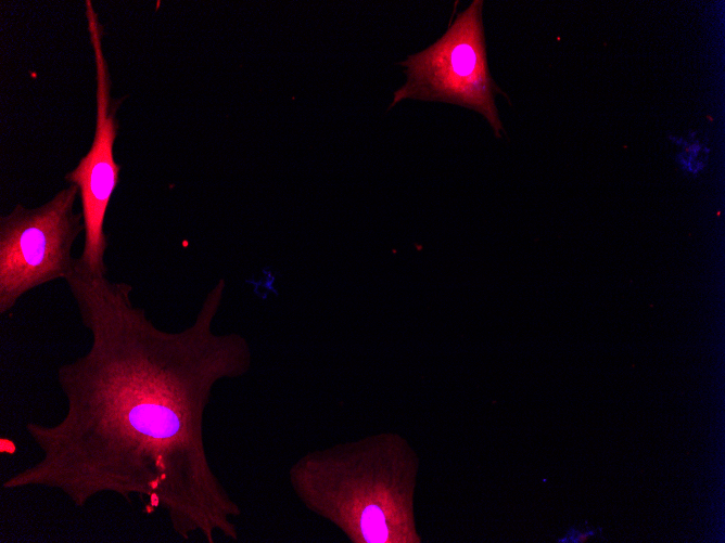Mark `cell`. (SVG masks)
<instances>
[{
	"label": "cell",
	"mask_w": 725,
	"mask_h": 543,
	"mask_svg": "<svg viewBox=\"0 0 725 543\" xmlns=\"http://www.w3.org/2000/svg\"><path fill=\"white\" fill-rule=\"evenodd\" d=\"M65 281L91 345L58 369L62 419L25 427L41 458L1 487L58 490L77 507L101 493L129 502L136 494L145 513L163 510L183 541L196 533L207 543L238 540L242 510L212 468L203 434L215 385L252 364L245 337L213 331L225 281L179 332L154 325L133 305L130 284L94 275L77 258Z\"/></svg>",
	"instance_id": "6da1fadb"
},
{
	"label": "cell",
	"mask_w": 725,
	"mask_h": 543,
	"mask_svg": "<svg viewBox=\"0 0 725 543\" xmlns=\"http://www.w3.org/2000/svg\"><path fill=\"white\" fill-rule=\"evenodd\" d=\"M78 195L69 184L39 207L16 204L0 218L1 314L28 290L72 272V247L85 230L82 214L74 211Z\"/></svg>",
	"instance_id": "277c9868"
},
{
	"label": "cell",
	"mask_w": 725,
	"mask_h": 543,
	"mask_svg": "<svg viewBox=\"0 0 725 543\" xmlns=\"http://www.w3.org/2000/svg\"><path fill=\"white\" fill-rule=\"evenodd\" d=\"M85 14L96 66V131L88 153L65 174V180L79 188L81 201L85 243L77 260L90 273L103 276L106 273L104 255L107 247L104 219L122 169L113 153L119 101L111 95V75L102 46L103 26L90 0L85 2Z\"/></svg>",
	"instance_id": "5b68a950"
},
{
	"label": "cell",
	"mask_w": 725,
	"mask_h": 543,
	"mask_svg": "<svg viewBox=\"0 0 725 543\" xmlns=\"http://www.w3.org/2000/svg\"><path fill=\"white\" fill-rule=\"evenodd\" d=\"M482 9V0L472 1L436 42L399 63L406 82L394 92L390 108L405 99L456 104L480 113L501 135L495 104L501 90L487 66Z\"/></svg>",
	"instance_id": "3957f363"
},
{
	"label": "cell",
	"mask_w": 725,
	"mask_h": 543,
	"mask_svg": "<svg viewBox=\"0 0 725 543\" xmlns=\"http://www.w3.org/2000/svg\"><path fill=\"white\" fill-rule=\"evenodd\" d=\"M593 532H580L574 539L573 542H586L590 536Z\"/></svg>",
	"instance_id": "8992f818"
},
{
	"label": "cell",
	"mask_w": 725,
	"mask_h": 543,
	"mask_svg": "<svg viewBox=\"0 0 725 543\" xmlns=\"http://www.w3.org/2000/svg\"><path fill=\"white\" fill-rule=\"evenodd\" d=\"M418 468L404 437L381 432L307 452L288 475L304 507L352 543H421L414 509Z\"/></svg>",
	"instance_id": "7a4b0ae2"
}]
</instances>
